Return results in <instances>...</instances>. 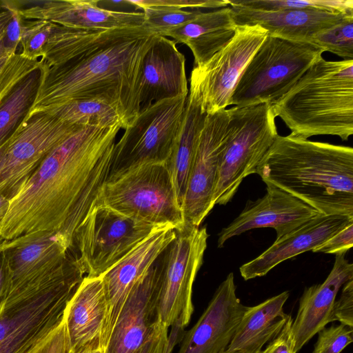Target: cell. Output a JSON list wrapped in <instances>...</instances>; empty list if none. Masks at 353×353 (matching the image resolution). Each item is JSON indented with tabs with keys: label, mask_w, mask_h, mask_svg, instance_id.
Segmentation results:
<instances>
[{
	"label": "cell",
	"mask_w": 353,
	"mask_h": 353,
	"mask_svg": "<svg viewBox=\"0 0 353 353\" xmlns=\"http://www.w3.org/2000/svg\"><path fill=\"white\" fill-rule=\"evenodd\" d=\"M121 128L81 126L57 145L10 200L0 222V236L11 240L37 231H56L72 248L77 228L108 179Z\"/></svg>",
	"instance_id": "cell-1"
},
{
	"label": "cell",
	"mask_w": 353,
	"mask_h": 353,
	"mask_svg": "<svg viewBox=\"0 0 353 353\" xmlns=\"http://www.w3.org/2000/svg\"><path fill=\"white\" fill-rule=\"evenodd\" d=\"M158 34L143 27L105 30L95 41L43 75L28 114L71 101L97 100L114 108L124 129L140 111L143 60Z\"/></svg>",
	"instance_id": "cell-2"
},
{
	"label": "cell",
	"mask_w": 353,
	"mask_h": 353,
	"mask_svg": "<svg viewBox=\"0 0 353 353\" xmlns=\"http://www.w3.org/2000/svg\"><path fill=\"white\" fill-rule=\"evenodd\" d=\"M256 174L319 213L353 217L351 147L278 134Z\"/></svg>",
	"instance_id": "cell-3"
},
{
	"label": "cell",
	"mask_w": 353,
	"mask_h": 353,
	"mask_svg": "<svg viewBox=\"0 0 353 353\" xmlns=\"http://www.w3.org/2000/svg\"><path fill=\"white\" fill-rule=\"evenodd\" d=\"M272 107L294 137L348 140L353 134V60L319 57Z\"/></svg>",
	"instance_id": "cell-4"
},
{
	"label": "cell",
	"mask_w": 353,
	"mask_h": 353,
	"mask_svg": "<svg viewBox=\"0 0 353 353\" xmlns=\"http://www.w3.org/2000/svg\"><path fill=\"white\" fill-rule=\"evenodd\" d=\"M82 279L77 270L60 267L12 289L0 305V353H41Z\"/></svg>",
	"instance_id": "cell-5"
},
{
	"label": "cell",
	"mask_w": 353,
	"mask_h": 353,
	"mask_svg": "<svg viewBox=\"0 0 353 353\" xmlns=\"http://www.w3.org/2000/svg\"><path fill=\"white\" fill-rule=\"evenodd\" d=\"M323 50L310 43L267 35L243 70L230 105H273L295 85Z\"/></svg>",
	"instance_id": "cell-6"
},
{
	"label": "cell",
	"mask_w": 353,
	"mask_h": 353,
	"mask_svg": "<svg viewBox=\"0 0 353 353\" xmlns=\"http://www.w3.org/2000/svg\"><path fill=\"white\" fill-rule=\"evenodd\" d=\"M228 123L214 193V205H226L257 168L279 134L272 105L227 109Z\"/></svg>",
	"instance_id": "cell-7"
},
{
	"label": "cell",
	"mask_w": 353,
	"mask_h": 353,
	"mask_svg": "<svg viewBox=\"0 0 353 353\" xmlns=\"http://www.w3.org/2000/svg\"><path fill=\"white\" fill-rule=\"evenodd\" d=\"M95 205L154 226L170 225L179 229L184 225L166 163L144 164L106 181Z\"/></svg>",
	"instance_id": "cell-8"
},
{
	"label": "cell",
	"mask_w": 353,
	"mask_h": 353,
	"mask_svg": "<svg viewBox=\"0 0 353 353\" xmlns=\"http://www.w3.org/2000/svg\"><path fill=\"white\" fill-rule=\"evenodd\" d=\"M208 234L205 227L185 225L159 257L157 310L159 323L184 330L194 312L192 287L201 268Z\"/></svg>",
	"instance_id": "cell-9"
},
{
	"label": "cell",
	"mask_w": 353,
	"mask_h": 353,
	"mask_svg": "<svg viewBox=\"0 0 353 353\" xmlns=\"http://www.w3.org/2000/svg\"><path fill=\"white\" fill-rule=\"evenodd\" d=\"M187 97L154 102L139 112L114 145L107 181L144 164L168 162L181 130Z\"/></svg>",
	"instance_id": "cell-10"
},
{
	"label": "cell",
	"mask_w": 353,
	"mask_h": 353,
	"mask_svg": "<svg viewBox=\"0 0 353 353\" xmlns=\"http://www.w3.org/2000/svg\"><path fill=\"white\" fill-rule=\"evenodd\" d=\"M158 227L94 205L77 228L72 249L86 276H101Z\"/></svg>",
	"instance_id": "cell-11"
},
{
	"label": "cell",
	"mask_w": 353,
	"mask_h": 353,
	"mask_svg": "<svg viewBox=\"0 0 353 353\" xmlns=\"http://www.w3.org/2000/svg\"><path fill=\"white\" fill-rule=\"evenodd\" d=\"M80 127L44 112L28 114L7 141L0 163V195L12 199L47 155Z\"/></svg>",
	"instance_id": "cell-12"
},
{
	"label": "cell",
	"mask_w": 353,
	"mask_h": 353,
	"mask_svg": "<svg viewBox=\"0 0 353 353\" xmlns=\"http://www.w3.org/2000/svg\"><path fill=\"white\" fill-rule=\"evenodd\" d=\"M268 35L259 25L237 26L232 39L205 63L194 65L190 79L199 89L202 108L213 114L230 105L238 81Z\"/></svg>",
	"instance_id": "cell-13"
},
{
	"label": "cell",
	"mask_w": 353,
	"mask_h": 353,
	"mask_svg": "<svg viewBox=\"0 0 353 353\" xmlns=\"http://www.w3.org/2000/svg\"><path fill=\"white\" fill-rule=\"evenodd\" d=\"M227 109L207 114L182 204L184 224L200 226L214 208V193L228 123Z\"/></svg>",
	"instance_id": "cell-14"
},
{
	"label": "cell",
	"mask_w": 353,
	"mask_h": 353,
	"mask_svg": "<svg viewBox=\"0 0 353 353\" xmlns=\"http://www.w3.org/2000/svg\"><path fill=\"white\" fill-rule=\"evenodd\" d=\"M236 290L230 272L197 322L184 332L178 353H220L227 350L247 307L237 297Z\"/></svg>",
	"instance_id": "cell-15"
},
{
	"label": "cell",
	"mask_w": 353,
	"mask_h": 353,
	"mask_svg": "<svg viewBox=\"0 0 353 353\" xmlns=\"http://www.w3.org/2000/svg\"><path fill=\"white\" fill-rule=\"evenodd\" d=\"M175 237L176 228L174 226L166 225L157 228L101 276L109 303L105 347L133 288Z\"/></svg>",
	"instance_id": "cell-16"
},
{
	"label": "cell",
	"mask_w": 353,
	"mask_h": 353,
	"mask_svg": "<svg viewBox=\"0 0 353 353\" xmlns=\"http://www.w3.org/2000/svg\"><path fill=\"white\" fill-rule=\"evenodd\" d=\"M319 212L298 198L272 185L255 201H248L245 208L219 234L218 247L230 238L252 229L272 228L279 239L290 233Z\"/></svg>",
	"instance_id": "cell-17"
},
{
	"label": "cell",
	"mask_w": 353,
	"mask_h": 353,
	"mask_svg": "<svg viewBox=\"0 0 353 353\" xmlns=\"http://www.w3.org/2000/svg\"><path fill=\"white\" fill-rule=\"evenodd\" d=\"M108 310L102 276H85L65 310L68 352L105 351Z\"/></svg>",
	"instance_id": "cell-18"
},
{
	"label": "cell",
	"mask_w": 353,
	"mask_h": 353,
	"mask_svg": "<svg viewBox=\"0 0 353 353\" xmlns=\"http://www.w3.org/2000/svg\"><path fill=\"white\" fill-rule=\"evenodd\" d=\"M159 274V258L131 292L105 353H139L150 339L160 323L157 310Z\"/></svg>",
	"instance_id": "cell-19"
},
{
	"label": "cell",
	"mask_w": 353,
	"mask_h": 353,
	"mask_svg": "<svg viewBox=\"0 0 353 353\" xmlns=\"http://www.w3.org/2000/svg\"><path fill=\"white\" fill-rule=\"evenodd\" d=\"M24 20H43L68 28L112 30L143 27V12L109 10L99 0H50L26 8L19 6Z\"/></svg>",
	"instance_id": "cell-20"
},
{
	"label": "cell",
	"mask_w": 353,
	"mask_h": 353,
	"mask_svg": "<svg viewBox=\"0 0 353 353\" xmlns=\"http://www.w3.org/2000/svg\"><path fill=\"white\" fill-rule=\"evenodd\" d=\"M353 222V217L319 213L290 233L275 240L261 254L242 265L240 273L245 281L266 275L284 261L313 250Z\"/></svg>",
	"instance_id": "cell-21"
},
{
	"label": "cell",
	"mask_w": 353,
	"mask_h": 353,
	"mask_svg": "<svg viewBox=\"0 0 353 353\" xmlns=\"http://www.w3.org/2000/svg\"><path fill=\"white\" fill-rule=\"evenodd\" d=\"M188 92L184 55L177 49L175 41L157 35L143 60L140 111L154 102L188 97Z\"/></svg>",
	"instance_id": "cell-22"
},
{
	"label": "cell",
	"mask_w": 353,
	"mask_h": 353,
	"mask_svg": "<svg viewBox=\"0 0 353 353\" xmlns=\"http://www.w3.org/2000/svg\"><path fill=\"white\" fill-rule=\"evenodd\" d=\"M0 248L12 270V289L59 266L72 250L61 232L47 230L3 240Z\"/></svg>",
	"instance_id": "cell-23"
},
{
	"label": "cell",
	"mask_w": 353,
	"mask_h": 353,
	"mask_svg": "<svg viewBox=\"0 0 353 353\" xmlns=\"http://www.w3.org/2000/svg\"><path fill=\"white\" fill-rule=\"evenodd\" d=\"M345 254H336L334 265L325 280L305 288L299 299L298 311L292 323L296 353L331 323L336 295L343 285L353 279V264L346 259Z\"/></svg>",
	"instance_id": "cell-24"
},
{
	"label": "cell",
	"mask_w": 353,
	"mask_h": 353,
	"mask_svg": "<svg viewBox=\"0 0 353 353\" xmlns=\"http://www.w3.org/2000/svg\"><path fill=\"white\" fill-rule=\"evenodd\" d=\"M229 6L236 26L259 25L267 30L268 35L307 43L312 35L353 15L316 9L261 11Z\"/></svg>",
	"instance_id": "cell-25"
},
{
	"label": "cell",
	"mask_w": 353,
	"mask_h": 353,
	"mask_svg": "<svg viewBox=\"0 0 353 353\" xmlns=\"http://www.w3.org/2000/svg\"><path fill=\"white\" fill-rule=\"evenodd\" d=\"M237 26L230 7L200 13L192 20L165 32L175 42L186 45L192 51L195 65L205 63L232 39Z\"/></svg>",
	"instance_id": "cell-26"
},
{
	"label": "cell",
	"mask_w": 353,
	"mask_h": 353,
	"mask_svg": "<svg viewBox=\"0 0 353 353\" xmlns=\"http://www.w3.org/2000/svg\"><path fill=\"white\" fill-rule=\"evenodd\" d=\"M290 293L284 291L252 307H246L227 350L259 353L283 327L289 314L283 306Z\"/></svg>",
	"instance_id": "cell-27"
},
{
	"label": "cell",
	"mask_w": 353,
	"mask_h": 353,
	"mask_svg": "<svg viewBox=\"0 0 353 353\" xmlns=\"http://www.w3.org/2000/svg\"><path fill=\"white\" fill-rule=\"evenodd\" d=\"M190 88L181 130L171 156L166 163L181 208L199 138L207 115L202 108L196 83L190 79Z\"/></svg>",
	"instance_id": "cell-28"
},
{
	"label": "cell",
	"mask_w": 353,
	"mask_h": 353,
	"mask_svg": "<svg viewBox=\"0 0 353 353\" xmlns=\"http://www.w3.org/2000/svg\"><path fill=\"white\" fill-rule=\"evenodd\" d=\"M43 75V63L20 81L0 103V148L28 115Z\"/></svg>",
	"instance_id": "cell-29"
},
{
	"label": "cell",
	"mask_w": 353,
	"mask_h": 353,
	"mask_svg": "<svg viewBox=\"0 0 353 353\" xmlns=\"http://www.w3.org/2000/svg\"><path fill=\"white\" fill-rule=\"evenodd\" d=\"M38 112H46L63 122L72 125L101 128L121 125L124 128L117 110L101 101H71Z\"/></svg>",
	"instance_id": "cell-30"
},
{
	"label": "cell",
	"mask_w": 353,
	"mask_h": 353,
	"mask_svg": "<svg viewBox=\"0 0 353 353\" xmlns=\"http://www.w3.org/2000/svg\"><path fill=\"white\" fill-rule=\"evenodd\" d=\"M104 31L68 28L53 23L41 61L48 68L61 65L83 50Z\"/></svg>",
	"instance_id": "cell-31"
},
{
	"label": "cell",
	"mask_w": 353,
	"mask_h": 353,
	"mask_svg": "<svg viewBox=\"0 0 353 353\" xmlns=\"http://www.w3.org/2000/svg\"><path fill=\"white\" fill-rule=\"evenodd\" d=\"M229 5L261 11L316 9L333 12L353 14L352 0H241L229 1Z\"/></svg>",
	"instance_id": "cell-32"
},
{
	"label": "cell",
	"mask_w": 353,
	"mask_h": 353,
	"mask_svg": "<svg viewBox=\"0 0 353 353\" xmlns=\"http://www.w3.org/2000/svg\"><path fill=\"white\" fill-rule=\"evenodd\" d=\"M308 43L341 57L353 60V15L336 25L312 35Z\"/></svg>",
	"instance_id": "cell-33"
},
{
	"label": "cell",
	"mask_w": 353,
	"mask_h": 353,
	"mask_svg": "<svg viewBox=\"0 0 353 353\" xmlns=\"http://www.w3.org/2000/svg\"><path fill=\"white\" fill-rule=\"evenodd\" d=\"M143 10L144 13L143 27L160 36H162L165 32L192 20L201 12L199 10L186 11L183 9L167 6L148 7Z\"/></svg>",
	"instance_id": "cell-34"
},
{
	"label": "cell",
	"mask_w": 353,
	"mask_h": 353,
	"mask_svg": "<svg viewBox=\"0 0 353 353\" xmlns=\"http://www.w3.org/2000/svg\"><path fill=\"white\" fill-rule=\"evenodd\" d=\"M53 23L43 20H24L19 54L34 61H41Z\"/></svg>",
	"instance_id": "cell-35"
},
{
	"label": "cell",
	"mask_w": 353,
	"mask_h": 353,
	"mask_svg": "<svg viewBox=\"0 0 353 353\" xmlns=\"http://www.w3.org/2000/svg\"><path fill=\"white\" fill-rule=\"evenodd\" d=\"M42 63L19 53L0 59V103L20 81Z\"/></svg>",
	"instance_id": "cell-36"
},
{
	"label": "cell",
	"mask_w": 353,
	"mask_h": 353,
	"mask_svg": "<svg viewBox=\"0 0 353 353\" xmlns=\"http://www.w3.org/2000/svg\"><path fill=\"white\" fill-rule=\"evenodd\" d=\"M312 353H341L353 341V327L342 323L323 327Z\"/></svg>",
	"instance_id": "cell-37"
},
{
	"label": "cell",
	"mask_w": 353,
	"mask_h": 353,
	"mask_svg": "<svg viewBox=\"0 0 353 353\" xmlns=\"http://www.w3.org/2000/svg\"><path fill=\"white\" fill-rule=\"evenodd\" d=\"M0 11V59L12 56L19 48L21 28L15 23H10L13 15L10 1H1Z\"/></svg>",
	"instance_id": "cell-38"
},
{
	"label": "cell",
	"mask_w": 353,
	"mask_h": 353,
	"mask_svg": "<svg viewBox=\"0 0 353 353\" xmlns=\"http://www.w3.org/2000/svg\"><path fill=\"white\" fill-rule=\"evenodd\" d=\"M184 330L174 326L169 328L159 323L153 335L139 353H172L174 348L180 343Z\"/></svg>",
	"instance_id": "cell-39"
},
{
	"label": "cell",
	"mask_w": 353,
	"mask_h": 353,
	"mask_svg": "<svg viewBox=\"0 0 353 353\" xmlns=\"http://www.w3.org/2000/svg\"><path fill=\"white\" fill-rule=\"evenodd\" d=\"M132 6L144 9L153 6H167L180 9L222 8L229 6L228 0H127Z\"/></svg>",
	"instance_id": "cell-40"
},
{
	"label": "cell",
	"mask_w": 353,
	"mask_h": 353,
	"mask_svg": "<svg viewBox=\"0 0 353 353\" xmlns=\"http://www.w3.org/2000/svg\"><path fill=\"white\" fill-rule=\"evenodd\" d=\"M336 321L353 327V279L343 285L340 296L334 301L331 322Z\"/></svg>",
	"instance_id": "cell-41"
},
{
	"label": "cell",
	"mask_w": 353,
	"mask_h": 353,
	"mask_svg": "<svg viewBox=\"0 0 353 353\" xmlns=\"http://www.w3.org/2000/svg\"><path fill=\"white\" fill-rule=\"evenodd\" d=\"M353 245V222L317 246L313 252L346 253Z\"/></svg>",
	"instance_id": "cell-42"
},
{
	"label": "cell",
	"mask_w": 353,
	"mask_h": 353,
	"mask_svg": "<svg viewBox=\"0 0 353 353\" xmlns=\"http://www.w3.org/2000/svg\"><path fill=\"white\" fill-rule=\"evenodd\" d=\"M292 320L289 314L281 332L259 353H296L292 330Z\"/></svg>",
	"instance_id": "cell-43"
},
{
	"label": "cell",
	"mask_w": 353,
	"mask_h": 353,
	"mask_svg": "<svg viewBox=\"0 0 353 353\" xmlns=\"http://www.w3.org/2000/svg\"><path fill=\"white\" fill-rule=\"evenodd\" d=\"M12 288V273L5 252L0 248V305Z\"/></svg>",
	"instance_id": "cell-44"
},
{
	"label": "cell",
	"mask_w": 353,
	"mask_h": 353,
	"mask_svg": "<svg viewBox=\"0 0 353 353\" xmlns=\"http://www.w3.org/2000/svg\"><path fill=\"white\" fill-rule=\"evenodd\" d=\"M68 337L63 320L52 339L48 342L41 353H67Z\"/></svg>",
	"instance_id": "cell-45"
},
{
	"label": "cell",
	"mask_w": 353,
	"mask_h": 353,
	"mask_svg": "<svg viewBox=\"0 0 353 353\" xmlns=\"http://www.w3.org/2000/svg\"><path fill=\"white\" fill-rule=\"evenodd\" d=\"M10 200L0 195V222L4 218L9 208Z\"/></svg>",
	"instance_id": "cell-46"
},
{
	"label": "cell",
	"mask_w": 353,
	"mask_h": 353,
	"mask_svg": "<svg viewBox=\"0 0 353 353\" xmlns=\"http://www.w3.org/2000/svg\"><path fill=\"white\" fill-rule=\"evenodd\" d=\"M6 144H7V142L3 144L1 148H0V163H1V161L2 159V157H3V155L4 154V151H5V149H6Z\"/></svg>",
	"instance_id": "cell-47"
},
{
	"label": "cell",
	"mask_w": 353,
	"mask_h": 353,
	"mask_svg": "<svg viewBox=\"0 0 353 353\" xmlns=\"http://www.w3.org/2000/svg\"><path fill=\"white\" fill-rule=\"evenodd\" d=\"M67 353H70V352H68ZM83 353H105V351L103 350H95V351L89 352H83Z\"/></svg>",
	"instance_id": "cell-48"
},
{
	"label": "cell",
	"mask_w": 353,
	"mask_h": 353,
	"mask_svg": "<svg viewBox=\"0 0 353 353\" xmlns=\"http://www.w3.org/2000/svg\"><path fill=\"white\" fill-rule=\"evenodd\" d=\"M220 353H240V352L238 351H230V350H225Z\"/></svg>",
	"instance_id": "cell-49"
},
{
	"label": "cell",
	"mask_w": 353,
	"mask_h": 353,
	"mask_svg": "<svg viewBox=\"0 0 353 353\" xmlns=\"http://www.w3.org/2000/svg\"><path fill=\"white\" fill-rule=\"evenodd\" d=\"M3 241V239L0 236V246Z\"/></svg>",
	"instance_id": "cell-50"
}]
</instances>
